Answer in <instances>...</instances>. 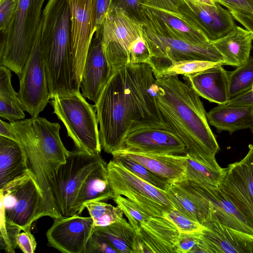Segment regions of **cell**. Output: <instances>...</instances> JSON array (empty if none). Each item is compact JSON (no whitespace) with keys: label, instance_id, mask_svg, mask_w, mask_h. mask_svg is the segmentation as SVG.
Returning a JSON list of instances; mask_svg holds the SVG:
<instances>
[{"label":"cell","instance_id":"cell-1","mask_svg":"<svg viewBox=\"0 0 253 253\" xmlns=\"http://www.w3.org/2000/svg\"><path fill=\"white\" fill-rule=\"evenodd\" d=\"M150 66L127 64L113 73L95 104L102 149L112 154L139 129H167L157 102L158 85Z\"/></svg>","mask_w":253,"mask_h":253},{"label":"cell","instance_id":"cell-2","mask_svg":"<svg viewBox=\"0 0 253 253\" xmlns=\"http://www.w3.org/2000/svg\"><path fill=\"white\" fill-rule=\"evenodd\" d=\"M157 102L167 130L184 143L186 155L200 162L216 161L220 147L200 96L178 76L156 79Z\"/></svg>","mask_w":253,"mask_h":253},{"label":"cell","instance_id":"cell-3","mask_svg":"<svg viewBox=\"0 0 253 253\" xmlns=\"http://www.w3.org/2000/svg\"><path fill=\"white\" fill-rule=\"evenodd\" d=\"M15 140L21 145L27 166L41 191L42 217L55 219L58 213L57 175L69 153L60 136L61 126L41 117L9 122Z\"/></svg>","mask_w":253,"mask_h":253},{"label":"cell","instance_id":"cell-4","mask_svg":"<svg viewBox=\"0 0 253 253\" xmlns=\"http://www.w3.org/2000/svg\"><path fill=\"white\" fill-rule=\"evenodd\" d=\"M40 44L50 98L79 91L74 75L68 0H48L41 21Z\"/></svg>","mask_w":253,"mask_h":253},{"label":"cell","instance_id":"cell-5","mask_svg":"<svg viewBox=\"0 0 253 253\" xmlns=\"http://www.w3.org/2000/svg\"><path fill=\"white\" fill-rule=\"evenodd\" d=\"M46 0H19L16 13L0 42V64L20 77L39 31Z\"/></svg>","mask_w":253,"mask_h":253},{"label":"cell","instance_id":"cell-6","mask_svg":"<svg viewBox=\"0 0 253 253\" xmlns=\"http://www.w3.org/2000/svg\"><path fill=\"white\" fill-rule=\"evenodd\" d=\"M51 99L53 113L64 125L76 149L90 155L100 154L102 148L95 105L88 103L80 91Z\"/></svg>","mask_w":253,"mask_h":253},{"label":"cell","instance_id":"cell-7","mask_svg":"<svg viewBox=\"0 0 253 253\" xmlns=\"http://www.w3.org/2000/svg\"><path fill=\"white\" fill-rule=\"evenodd\" d=\"M143 36L149 51L147 64L156 79L173 64L186 60H207L221 63L224 59L211 41L197 43L159 34L143 24Z\"/></svg>","mask_w":253,"mask_h":253},{"label":"cell","instance_id":"cell-8","mask_svg":"<svg viewBox=\"0 0 253 253\" xmlns=\"http://www.w3.org/2000/svg\"><path fill=\"white\" fill-rule=\"evenodd\" d=\"M103 51L113 74L129 64L133 49L145 42L142 22L111 6L101 28Z\"/></svg>","mask_w":253,"mask_h":253},{"label":"cell","instance_id":"cell-9","mask_svg":"<svg viewBox=\"0 0 253 253\" xmlns=\"http://www.w3.org/2000/svg\"><path fill=\"white\" fill-rule=\"evenodd\" d=\"M0 193V213L7 222L26 231L42 217V195L29 171L5 185Z\"/></svg>","mask_w":253,"mask_h":253},{"label":"cell","instance_id":"cell-10","mask_svg":"<svg viewBox=\"0 0 253 253\" xmlns=\"http://www.w3.org/2000/svg\"><path fill=\"white\" fill-rule=\"evenodd\" d=\"M107 169L114 197L127 198L151 216L164 217L167 211L175 209L166 191L142 180L120 162L112 159Z\"/></svg>","mask_w":253,"mask_h":253},{"label":"cell","instance_id":"cell-11","mask_svg":"<svg viewBox=\"0 0 253 253\" xmlns=\"http://www.w3.org/2000/svg\"><path fill=\"white\" fill-rule=\"evenodd\" d=\"M104 160L77 149L70 151L57 175L58 213L60 217L75 215L74 208L80 188L89 173Z\"/></svg>","mask_w":253,"mask_h":253},{"label":"cell","instance_id":"cell-12","mask_svg":"<svg viewBox=\"0 0 253 253\" xmlns=\"http://www.w3.org/2000/svg\"><path fill=\"white\" fill-rule=\"evenodd\" d=\"M19 81L18 94L23 110L32 117L39 116L50 99L41 48L40 26Z\"/></svg>","mask_w":253,"mask_h":253},{"label":"cell","instance_id":"cell-13","mask_svg":"<svg viewBox=\"0 0 253 253\" xmlns=\"http://www.w3.org/2000/svg\"><path fill=\"white\" fill-rule=\"evenodd\" d=\"M96 0H68L75 80L80 87L86 55L96 32Z\"/></svg>","mask_w":253,"mask_h":253},{"label":"cell","instance_id":"cell-14","mask_svg":"<svg viewBox=\"0 0 253 253\" xmlns=\"http://www.w3.org/2000/svg\"><path fill=\"white\" fill-rule=\"evenodd\" d=\"M141 22L165 36L197 43L211 41L193 21L180 12L143 4Z\"/></svg>","mask_w":253,"mask_h":253},{"label":"cell","instance_id":"cell-15","mask_svg":"<svg viewBox=\"0 0 253 253\" xmlns=\"http://www.w3.org/2000/svg\"><path fill=\"white\" fill-rule=\"evenodd\" d=\"M237 207L253 221V144L240 161L228 165L220 185Z\"/></svg>","mask_w":253,"mask_h":253},{"label":"cell","instance_id":"cell-16","mask_svg":"<svg viewBox=\"0 0 253 253\" xmlns=\"http://www.w3.org/2000/svg\"><path fill=\"white\" fill-rule=\"evenodd\" d=\"M94 227L90 216L55 219L46 232L48 245L63 253H84Z\"/></svg>","mask_w":253,"mask_h":253},{"label":"cell","instance_id":"cell-17","mask_svg":"<svg viewBox=\"0 0 253 253\" xmlns=\"http://www.w3.org/2000/svg\"><path fill=\"white\" fill-rule=\"evenodd\" d=\"M199 242L190 253H253V235L224 225L211 219Z\"/></svg>","mask_w":253,"mask_h":253},{"label":"cell","instance_id":"cell-18","mask_svg":"<svg viewBox=\"0 0 253 253\" xmlns=\"http://www.w3.org/2000/svg\"><path fill=\"white\" fill-rule=\"evenodd\" d=\"M179 12L193 21L211 40L224 36L236 26L228 9L215 5L181 0Z\"/></svg>","mask_w":253,"mask_h":253},{"label":"cell","instance_id":"cell-19","mask_svg":"<svg viewBox=\"0 0 253 253\" xmlns=\"http://www.w3.org/2000/svg\"><path fill=\"white\" fill-rule=\"evenodd\" d=\"M94 36L86 55L80 87L83 95L95 104L113 73L102 48L101 29Z\"/></svg>","mask_w":253,"mask_h":253},{"label":"cell","instance_id":"cell-20","mask_svg":"<svg viewBox=\"0 0 253 253\" xmlns=\"http://www.w3.org/2000/svg\"><path fill=\"white\" fill-rule=\"evenodd\" d=\"M119 150L173 155L186 154L184 143L177 136L159 128H143L129 134Z\"/></svg>","mask_w":253,"mask_h":253},{"label":"cell","instance_id":"cell-21","mask_svg":"<svg viewBox=\"0 0 253 253\" xmlns=\"http://www.w3.org/2000/svg\"><path fill=\"white\" fill-rule=\"evenodd\" d=\"M175 209L204 225L212 215V206L194 182L181 179L170 183L166 191Z\"/></svg>","mask_w":253,"mask_h":253},{"label":"cell","instance_id":"cell-22","mask_svg":"<svg viewBox=\"0 0 253 253\" xmlns=\"http://www.w3.org/2000/svg\"><path fill=\"white\" fill-rule=\"evenodd\" d=\"M179 232L170 221L150 216L136 233L133 253H175Z\"/></svg>","mask_w":253,"mask_h":253},{"label":"cell","instance_id":"cell-23","mask_svg":"<svg viewBox=\"0 0 253 253\" xmlns=\"http://www.w3.org/2000/svg\"><path fill=\"white\" fill-rule=\"evenodd\" d=\"M194 183L212 204V215L211 219L216 220L234 229L253 235V221L237 207L220 187Z\"/></svg>","mask_w":253,"mask_h":253},{"label":"cell","instance_id":"cell-24","mask_svg":"<svg viewBox=\"0 0 253 253\" xmlns=\"http://www.w3.org/2000/svg\"><path fill=\"white\" fill-rule=\"evenodd\" d=\"M218 65L196 74L183 76L197 94L211 102L226 104L229 94V73Z\"/></svg>","mask_w":253,"mask_h":253},{"label":"cell","instance_id":"cell-25","mask_svg":"<svg viewBox=\"0 0 253 253\" xmlns=\"http://www.w3.org/2000/svg\"><path fill=\"white\" fill-rule=\"evenodd\" d=\"M116 152L123 154L137 162L170 183L184 177L186 155L150 154L122 150Z\"/></svg>","mask_w":253,"mask_h":253},{"label":"cell","instance_id":"cell-26","mask_svg":"<svg viewBox=\"0 0 253 253\" xmlns=\"http://www.w3.org/2000/svg\"><path fill=\"white\" fill-rule=\"evenodd\" d=\"M107 165L103 161L87 176L75 201V215H80L87 203L113 199L114 195L108 178Z\"/></svg>","mask_w":253,"mask_h":253},{"label":"cell","instance_id":"cell-27","mask_svg":"<svg viewBox=\"0 0 253 253\" xmlns=\"http://www.w3.org/2000/svg\"><path fill=\"white\" fill-rule=\"evenodd\" d=\"M253 34L238 26L217 40L211 41L224 59V65L237 67L250 57Z\"/></svg>","mask_w":253,"mask_h":253},{"label":"cell","instance_id":"cell-28","mask_svg":"<svg viewBox=\"0 0 253 253\" xmlns=\"http://www.w3.org/2000/svg\"><path fill=\"white\" fill-rule=\"evenodd\" d=\"M207 117L216 131H226L231 134L250 128L253 124V108L218 104L207 113Z\"/></svg>","mask_w":253,"mask_h":253},{"label":"cell","instance_id":"cell-29","mask_svg":"<svg viewBox=\"0 0 253 253\" xmlns=\"http://www.w3.org/2000/svg\"><path fill=\"white\" fill-rule=\"evenodd\" d=\"M29 171L20 144L0 135V189Z\"/></svg>","mask_w":253,"mask_h":253},{"label":"cell","instance_id":"cell-30","mask_svg":"<svg viewBox=\"0 0 253 253\" xmlns=\"http://www.w3.org/2000/svg\"><path fill=\"white\" fill-rule=\"evenodd\" d=\"M11 70L4 65L0 66V117L10 122L25 117L18 93L11 84Z\"/></svg>","mask_w":253,"mask_h":253},{"label":"cell","instance_id":"cell-31","mask_svg":"<svg viewBox=\"0 0 253 253\" xmlns=\"http://www.w3.org/2000/svg\"><path fill=\"white\" fill-rule=\"evenodd\" d=\"M225 172L226 168H221L217 161L204 163L186 155V168L183 179L219 187L224 179Z\"/></svg>","mask_w":253,"mask_h":253},{"label":"cell","instance_id":"cell-32","mask_svg":"<svg viewBox=\"0 0 253 253\" xmlns=\"http://www.w3.org/2000/svg\"><path fill=\"white\" fill-rule=\"evenodd\" d=\"M111 246L119 253H133L136 232L123 217L106 226H95Z\"/></svg>","mask_w":253,"mask_h":253},{"label":"cell","instance_id":"cell-33","mask_svg":"<svg viewBox=\"0 0 253 253\" xmlns=\"http://www.w3.org/2000/svg\"><path fill=\"white\" fill-rule=\"evenodd\" d=\"M113 159L120 162L125 167L138 177L155 187L166 191L170 182L155 174L146 167L125 155L114 152L112 154Z\"/></svg>","mask_w":253,"mask_h":253},{"label":"cell","instance_id":"cell-34","mask_svg":"<svg viewBox=\"0 0 253 253\" xmlns=\"http://www.w3.org/2000/svg\"><path fill=\"white\" fill-rule=\"evenodd\" d=\"M253 84V56L229 73V94L231 98Z\"/></svg>","mask_w":253,"mask_h":253},{"label":"cell","instance_id":"cell-35","mask_svg":"<svg viewBox=\"0 0 253 253\" xmlns=\"http://www.w3.org/2000/svg\"><path fill=\"white\" fill-rule=\"evenodd\" d=\"M94 226H106L123 218L120 207H114L102 202H94L85 205Z\"/></svg>","mask_w":253,"mask_h":253},{"label":"cell","instance_id":"cell-36","mask_svg":"<svg viewBox=\"0 0 253 253\" xmlns=\"http://www.w3.org/2000/svg\"><path fill=\"white\" fill-rule=\"evenodd\" d=\"M220 64L223 65L219 62L207 60L183 61L175 63L164 70L160 78L194 74Z\"/></svg>","mask_w":253,"mask_h":253},{"label":"cell","instance_id":"cell-37","mask_svg":"<svg viewBox=\"0 0 253 253\" xmlns=\"http://www.w3.org/2000/svg\"><path fill=\"white\" fill-rule=\"evenodd\" d=\"M113 200L122 209L136 233L139 232L141 225L151 216L126 197L118 195Z\"/></svg>","mask_w":253,"mask_h":253},{"label":"cell","instance_id":"cell-38","mask_svg":"<svg viewBox=\"0 0 253 253\" xmlns=\"http://www.w3.org/2000/svg\"><path fill=\"white\" fill-rule=\"evenodd\" d=\"M164 217L172 223L179 233L199 234L203 232L206 226L187 217L176 209L167 211Z\"/></svg>","mask_w":253,"mask_h":253},{"label":"cell","instance_id":"cell-39","mask_svg":"<svg viewBox=\"0 0 253 253\" xmlns=\"http://www.w3.org/2000/svg\"><path fill=\"white\" fill-rule=\"evenodd\" d=\"M0 249L9 253H14L17 246L18 234L22 231L19 226L6 221L3 215L0 213Z\"/></svg>","mask_w":253,"mask_h":253},{"label":"cell","instance_id":"cell-40","mask_svg":"<svg viewBox=\"0 0 253 253\" xmlns=\"http://www.w3.org/2000/svg\"><path fill=\"white\" fill-rule=\"evenodd\" d=\"M19 0H0V29L3 36L7 34L14 19Z\"/></svg>","mask_w":253,"mask_h":253},{"label":"cell","instance_id":"cell-41","mask_svg":"<svg viewBox=\"0 0 253 253\" xmlns=\"http://www.w3.org/2000/svg\"><path fill=\"white\" fill-rule=\"evenodd\" d=\"M84 253H117L104 236L94 228L86 244Z\"/></svg>","mask_w":253,"mask_h":253},{"label":"cell","instance_id":"cell-42","mask_svg":"<svg viewBox=\"0 0 253 253\" xmlns=\"http://www.w3.org/2000/svg\"><path fill=\"white\" fill-rule=\"evenodd\" d=\"M144 0H112L111 6L122 9L130 17L141 22Z\"/></svg>","mask_w":253,"mask_h":253},{"label":"cell","instance_id":"cell-43","mask_svg":"<svg viewBox=\"0 0 253 253\" xmlns=\"http://www.w3.org/2000/svg\"><path fill=\"white\" fill-rule=\"evenodd\" d=\"M202 233L193 234L179 233L175 244V253H190L199 243Z\"/></svg>","mask_w":253,"mask_h":253},{"label":"cell","instance_id":"cell-44","mask_svg":"<svg viewBox=\"0 0 253 253\" xmlns=\"http://www.w3.org/2000/svg\"><path fill=\"white\" fill-rule=\"evenodd\" d=\"M17 246L24 253H34L37 242L31 230L19 233L16 239Z\"/></svg>","mask_w":253,"mask_h":253},{"label":"cell","instance_id":"cell-45","mask_svg":"<svg viewBox=\"0 0 253 253\" xmlns=\"http://www.w3.org/2000/svg\"><path fill=\"white\" fill-rule=\"evenodd\" d=\"M229 10L253 13V3L250 0H213Z\"/></svg>","mask_w":253,"mask_h":253},{"label":"cell","instance_id":"cell-46","mask_svg":"<svg viewBox=\"0 0 253 253\" xmlns=\"http://www.w3.org/2000/svg\"><path fill=\"white\" fill-rule=\"evenodd\" d=\"M226 105L253 108V84L244 92L230 98Z\"/></svg>","mask_w":253,"mask_h":253},{"label":"cell","instance_id":"cell-47","mask_svg":"<svg viewBox=\"0 0 253 253\" xmlns=\"http://www.w3.org/2000/svg\"><path fill=\"white\" fill-rule=\"evenodd\" d=\"M112 0H96L95 3L96 32L100 31L106 15L111 6Z\"/></svg>","mask_w":253,"mask_h":253},{"label":"cell","instance_id":"cell-48","mask_svg":"<svg viewBox=\"0 0 253 253\" xmlns=\"http://www.w3.org/2000/svg\"><path fill=\"white\" fill-rule=\"evenodd\" d=\"M180 0H144L143 4L171 11L179 12Z\"/></svg>","mask_w":253,"mask_h":253},{"label":"cell","instance_id":"cell-49","mask_svg":"<svg viewBox=\"0 0 253 253\" xmlns=\"http://www.w3.org/2000/svg\"><path fill=\"white\" fill-rule=\"evenodd\" d=\"M234 19L253 34V13L236 10H229Z\"/></svg>","mask_w":253,"mask_h":253},{"label":"cell","instance_id":"cell-50","mask_svg":"<svg viewBox=\"0 0 253 253\" xmlns=\"http://www.w3.org/2000/svg\"><path fill=\"white\" fill-rule=\"evenodd\" d=\"M0 135L13 139H14V136L12 133L9 123L0 120Z\"/></svg>","mask_w":253,"mask_h":253},{"label":"cell","instance_id":"cell-51","mask_svg":"<svg viewBox=\"0 0 253 253\" xmlns=\"http://www.w3.org/2000/svg\"><path fill=\"white\" fill-rule=\"evenodd\" d=\"M194 2L205 3L211 5H215L216 2L213 0H190Z\"/></svg>","mask_w":253,"mask_h":253},{"label":"cell","instance_id":"cell-52","mask_svg":"<svg viewBox=\"0 0 253 253\" xmlns=\"http://www.w3.org/2000/svg\"><path fill=\"white\" fill-rule=\"evenodd\" d=\"M250 130H251V131L253 134V125L252 126L250 127Z\"/></svg>","mask_w":253,"mask_h":253},{"label":"cell","instance_id":"cell-53","mask_svg":"<svg viewBox=\"0 0 253 253\" xmlns=\"http://www.w3.org/2000/svg\"><path fill=\"white\" fill-rule=\"evenodd\" d=\"M253 3V0H250Z\"/></svg>","mask_w":253,"mask_h":253}]
</instances>
